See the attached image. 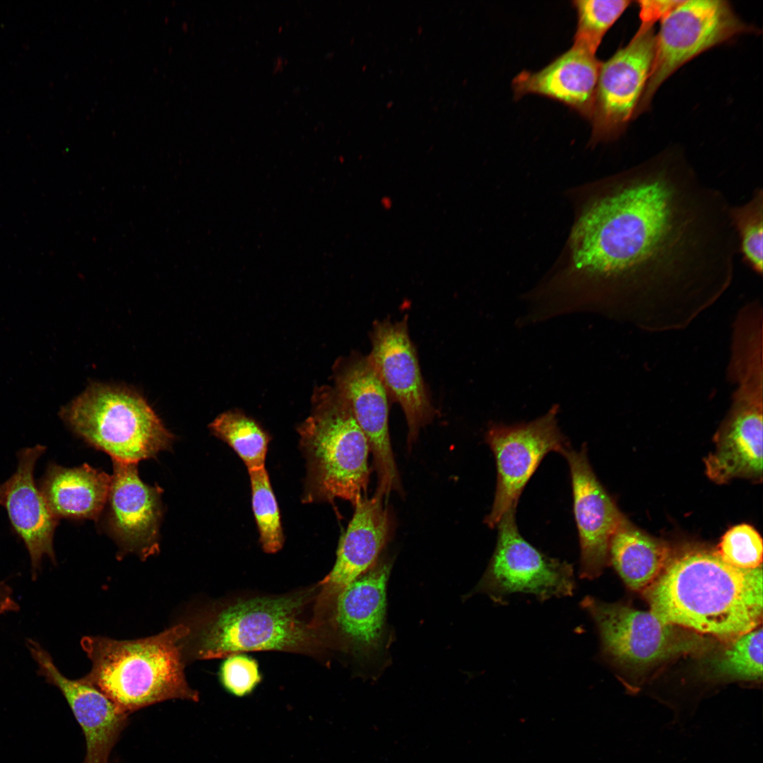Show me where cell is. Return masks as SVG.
<instances>
[{"mask_svg":"<svg viewBox=\"0 0 763 763\" xmlns=\"http://www.w3.org/2000/svg\"><path fill=\"white\" fill-rule=\"evenodd\" d=\"M610 181L573 229L575 267L634 326L686 327L732 283L738 250L731 205L673 151Z\"/></svg>","mask_w":763,"mask_h":763,"instance_id":"cell-1","label":"cell"},{"mask_svg":"<svg viewBox=\"0 0 763 763\" xmlns=\"http://www.w3.org/2000/svg\"><path fill=\"white\" fill-rule=\"evenodd\" d=\"M650 611L663 622L733 640L762 621V566L743 569L717 552L690 549L671 556L644 591Z\"/></svg>","mask_w":763,"mask_h":763,"instance_id":"cell-2","label":"cell"},{"mask_svg":"<svg viewBox=\"0 0 763 763\" xmlns=\"http://www.w3.org/2000/svg\"><path fill=\"white\" fill-rule=\"evenodd\" d=\"M189 631L179 622L138 639L85 637L81 644L91 669L82 678L129 714L171 699L198 702L199 693L189 685L184 670L183 639Z\"/></svg>","mask_w":763,"mask_h":763,"instance_id":"cell-3","label":"cell"},{"mask_svg":"<svg viewBox=\"0 0 763 763\" xmlns=\"http://www.w3.org/2000/svg\"><path fill=\"white\" fill-rule=\"evenodd\" d=\"M307 460L304 502H334L354 507L367 496L370 476L368 441L348 401L333 386L317 387L310 415L297 428Z\"/></svg>","mask_w":763,"mask_h":763,"instance_id":"cell-4","label":"cell"},{"mask_svg":"<svg viewBox=\"0 0 763 763\" xmlns=\"http://www.w3.org/2000/svg\"><path fill=\"white\" fill-rule=\"evenodd\" d=\"M309 597L296 594L237 602L202 620L187 625L183 653L188 658L211 659L242 651L312 650L319 639L301 619Z\"/></svg>","mask_w":763,"mask_h":763,"instance_id":"cell-5","label":"cell"},{"mask_svg":"<svg viewBox=\"0 0 763 763\" xmlns=\"http://www.w3.org/2000/svg\"><path fill=\"white\" fill-rule=\"evenodd\" d=\"M59 414L75 434L120 462L155 457L174 439L146 401L124 387L92 385Z\"/></svg>","mask_w":763,"mask_h":763,"instance_id":"cell-6","label":"cell"},{"mask_svg":"<svg viewBox=\"0 0 763 763\" xmlns=\"http://www.w3.org/2000/svg\"><path fill=\"white\" fill-rule=\"evenodd\" d=\"M755 30L726 1H681L661 20L651 72L634 118L649 108L659 87L682 65L737 35Z\"/></svg>","mask_w":763,"mask_h":763,"instance_id":"cell-7","label":"cell"},{"mask_svg":"<svg viewBox=\"0 0 763 763\" xmlns=\"http://www.w3.org/2000/svg\"><path fill=\"white\" fill-rule=\"evenodd\" d=\"M516 509L497 524V538L488 567L475 587L496 603L514 593L534 595L544 601L570 596L575 588L572 565L550 557L526 541L519 531Z\"/></svg>","mask_w":763,"mask_h":763,"instance_id":"cell-8","label":"cell"},{"mask_svg":"<svg viewBox=\"0 0 763 763\" xmlns=\"http://www.w3.org/2000/svg\"><path fill=\"white\" fill-rule=\"evenodd\" d=\"M594 621L602 650L614 663L646 668L699 649V639L689 637L657 617L622 603H608L591 596L581 603Z\"/></svg>","mask_w":763,"mask_h":763,"instance_id":"cell-9","label":"cell"},{"mask_svg":"<svg viewBox=\"0 0 763 763\" xmlns=\"http://www.w3.org/2000/svg\"><path fill=\"white\" fill-rule=\"evenodd\" d=\"M334 387L349 403L364 432L377 475L374 495L388 499L391 492L403 495L389 431L386 390L369 355L353 351L333 366Z\"/></svg>","mask_w":763,"mask_h":763,"instance_id":"cell-10","label":"cell"},{"mask_svg":"<svg viewBox=\"0 0 763 763\" xmlns=\"http://www.w3.org/2000/svg\"><path fill=\"white\" fill-rule=\"evenodd\" d=\"M557 407L527 423L492 424L486 442L495 456L497 485L493 504L484 522L496 527L503 514L516 508L521 494L545 456L561 451L567 442L557 422Z\"/></svg>","mask_w":763,"mask_h":763,"instance_id":"cell-11","label":"cell"},{"mask_svg":"<svg viewBox=\"0 0 763 763\" xmlns=\"http://www.w3.org/2000/svg\"><path fill=\"white\" fill-rule=\"evenodd\" d=\"M655 44L653 26L641 25L626 46L601 63L590 119L593 144L616 139L634 119L651 72Z\"/></svg>","mask_w":763,"mask_h":763,"instance_id":"cell-12","label":"cell"},{"mask_svg":"<svg viewBox=\"0 0 763 763\" xmlns=\"http://www.w3.org/2000/svg\"><path fill=\"white\" fill-rule=\"evenodd\" d=\"M372 349L368 355L386 390L389 401L398 403L408 425V447L422 428L437 415L422 378L416 350L408 327V316L396 321L386 319L373 323Z\"/></svg>","mask_w":763,"mask_h":763,"instance_id":"cell-13","label":"cell"},{"mask_svg":"<svg viewBox=\"0 0 763 763\" xmlns=\"http://www.w3.org/2000/svg\"><path fill=\"white\" fill-rule=\"evenodd\" d=\"M384 499L366 496L354 506L353 516L338 543L334 566L319 584L321 588L310 622L313 628L331 618L340 593L377 563L392 538L394 516Z\"/></svg>","mask_w":763,"mask_h":763,"instance_id":"cell-14","label":"cell"},{"mask_svg":"<svg viewBox=\"0 0 763 763\" xmlns=\"http://www.w3.org/2000/svg\"><path fill=\"white\" fill-rule=\"evenodd\" d=\"M112 461L105 504L107 530L123 553L146 560L159 551L162 490L140 478L137 463Z\"/></svg>","mask_w":763,"mask_h":763,"instance_id":"cell-15","label":"cell"},{"mask_svg":"<svg viewBox=\"0 0 763 763\" xmlns=\"http://www.w3.org/2000/svg\"><path fill=\"white\" fill-rule=\"evenodd\" d=\"M728 415L716 435V447L704 461L717 483L762 474L763 384H735Z\"/></svg>","mask_w":763,"mask_h":763,"instance_id":"cell-16","label":"cell"},{"mask_svg":"<svg viewBox=\"0 0 763 763\" xmlns=\"http://www.w3.org/2000/svg\"><path fill=\"white\" fill-rule=\"evenodd\" d=\"M569 466L573 508L581 550L580 576L593 579L607 564L610 540L624 520L615 504L596 478L586 446L560 453Z\"/></svg>","mask_w":763,"mask_h":763,"instance_id":"cell-17","label":"cell"},{"mask_svg":"<svg viewBox=\"0 0 763 763\" xmlns=\"http://www.w3.org/2000/svg\"><path fill=\"white\" fill-rule=\"evenodd\" d=\"M28 645L39 673L59 690L83 730L86 742L83 763H108L129 714L82 678L72 680L64 676L37 642L30 639Z\"/></svg>","mask_w":763,"mask_h":763,"instance_id":"cell-18","label":"cell"},{"mask_svg":"<svg viewBox=\"0 0 763 763\" xmlns=\"http://www.w3.org/2000/svg\"><path fill=\"white\" fill-rule=\"evenodd\" d=\"M391 569L384 557L338 595L331 619L347 649L365 659L380 651L386 636V585Z\"/></svg>","mask_w":763,"mask_h":763,"instance_id":"cell-19","label":"cell"},{"mask_svg":"<svg viewBox=\"0 0 763 763\" xmlns=\"http://www.w3.org/2000/svg\"><path fill=\"white\" fill-rule=\"evenodd\" d=\"M45 451V446L36 444L18 451L16 469L4 482L1 504L28 550L33 576L44 557L56 561L54 536L59 519L51 511L35 480L37 462Z\"/></svg>","mask_w":763,"mask_h":763,"instance_id":"cell-20","label":"cell"},{"mask_svg":"<svg viewBox=\"0 0 763 763\" xmlns=\"http://www.w3.org/2000/svg\"><path fill=\"white\" fill-rule=\"evenodd\" d=\"M601 66L595 54L573 45L542 69L519 73L511 83L514 97H547L590 120Z\"/></svg>","mask_w":763,"mask_h":763,"instance_id":"cell-21","label":"cell"},{"mask_svg":"<svg viewBox=\"0 0 763 763\" xmlns=\"http://www.w3.org/2000/svg\"><path fill=\"white\" fill-rule=\"evenodd\" d=\"M110 483V475L88 464L66 468L50 463L37 484L57 519H96L106 504Z\"/></svg>","mask_w":763,"mask_h":763,"instance_id":"cell-22","label":"cell"},{"mask_svg":"<svg viewBox=\"0 0 763 763\" xmlns=\"http://www.w3.org/2000/svg\"><path fill=\"white\" fill-rule=\"evenodd\" d=\"M672 556L668 546L630 525L625 519L609 546L612 564L629 588L645 591L661 575Z\"/></svg>","mask_w":763,"mask_h":763,"instance_id":"cell-23","label":"cell"},{"mask_svg":"<svg viewBox=\"0 0 763 763\" xmlns=\"http://www.w3.org/2000/svg\"><path fill=\"white\" fill-rule=\"evenodd\" d=\"M209 428L233 449L248 470L264 467L270 437L252 418L228 410L217 416Z\"/></svg>","mask_w":763,"mask_h":763,"instance_id":"cell-24","label":"cell"},{"mask_svg":"<svg viewBox=\"0 0 763 763\" xmlns=\"http://www.w3.org/2000/svg\"><path fill=\"white\" fill-rule=\"evenodd\" d=\"M729 216L735 232L738 253L756 274L763 270V189L756 188L743 204L731 206Z\"/></svg>","mask_w":763,"mask_h":763,"instance_id":"cell-25","label":"cell"},{"mask_svg":"<svg viewBox=\"0 0 763 763\" xmlns=\"http://www.w3.org/2000/svg\"><path fill=\"white\" fill-rule=\"evenodd\" d=\"M631 3L628 0L573 1L577 14L573 45L596 54L607 31Z\"/></svg>","mask_w":763,"mask_h":763,"instance_id":"cell-26","label":"cell"},{"mask_svg":"<svg viewBox=\"0 0 763 763\" xmlns=\"http://www.w3.org/2000/svg\"><path fill=\"white\" fill-rule=\"evenodd\" d=\"M252 488V509L263 550L275 553L283 545L284 537L278 503L265 467L248 470Z\"/></svg>","mask_w":763,"mask_h":763,"instance_id":"cell-27","label":"cell"},{"mask_svg":"<svg viewBox=\"0 0 763 763\" xmlns=\"http://www.w3.org/2000/svg\"><path fill=\"white\" fill-rule=\"evenodd\" d=\"M716 667L720 674L729 678L744 681L762 680V627L734 639L718 659Z\"/></svg>","mask_w":763,"mask_h":763,"instance_id":"cell-28","label":"cell"},{"mask_svg":"<svg viewBox=\"0 0 763 763\" xmlns=\"http://www.w3.org/2000/svg\"><path fill=\"white\" fill-rule=\"evenodd\" d=\"M762 540L759 533L748 524L732 527L722 537L718 554L726 563L743 569L762 566Z\"/></svg>","mask_w":763,"mask_h":763,"instance_id":"cell-29","label":"cell"},{"mask_svg":"<svg viewBox=\"0 0 763 763\" xmlns=\"http://www.w3.org/2000/svg\"><path fill=\"white\" fill-rule=\"evenodd\" d=\"M220 678L227 692L237 697H244L256 688L261 678L254 660L237 653L227 656L224 661Z\"/></svg>","mask_w":763,"mask_h":763,"instance_id":"cell-30","label":"cell"},{"mask_svg":"<svg viewBox=\"0 0 763 763\" xmlns=\"http://www.w3.org/2000/svg\"><path fill=\"white\" fill-rule=\"evenodd\" d=\"M680 1V0L639 1L641 25L653 26L656 20H661Z\"/></svg>","mask_w":763,"mask_h":763,"instance_id":"cell-31","label":"cell"},{"mask_svg":"<svg viewBox=\"0 0 763 763\" xmlns=\"http://www.w3.org/2000/svg\"><path fill=\"white\" fill-rule=\"evenodd\" d=\"M16 603L10 588L0 581V615L17 610Z\"/></svg>","mask_w":763,"mask_h":763,"instance_id":"cell-32","label":"cell"}]
</instances>
